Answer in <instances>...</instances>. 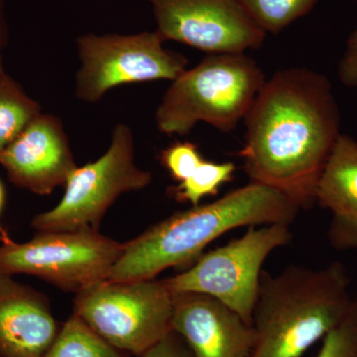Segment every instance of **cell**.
<instances>
[{
	"instance_id": "6da1fadb",
	"label": "cell",
	"mask_w": 357,
	"mask_h": 357,
	"mask_svg": "<svg viewBox=\"0 0 357 357\" xmlns=\"http://www.w3.org/2000/svg\"><path fill=\"white\" fill-rule=\"evenodd\" d=\"M243 170L300 208L316 204L319 177L337 144L340 115L328 77L307 68L277 70L245 119Z\"/></svg>"
},
{
	"instance_id": "7a4b0ae2",
	"label": "cell",
	"mask_w": 357,
	"mask_h": 357,
	"mask_svg": "<svg viewBox=\"0 0 357 357\" xmlns=\"http://www.w3.org/2000/svg\"><path fill=\"white\" fill-rule=\"evenodd\" d=\"M299 211L283 192L250 182L213 203L173 213L124 243L107 280L156 279L168 268L194 262L208 244L231 230L290 225Z\"/></svg>"
},
{
	"instance_id": "3957f363",
	"label": "cell",
	"mask_w": 357,
	"mask_h": 357,
	"mask_svg": "<svg viewBox=\"0 0 357 357\" xmlns=\"http://www.w3.org/2000/svg\"><path fill=\"white\" fill-rule=\"evenodd\" d=\"M351 277L342 262L312 269L291 265L263 271L253 310L250 357H301L351 309Z\"/></svg>"
},
{
	"instance_id": "277c9868",
	"label": "cell",
	"mask_w": 357,
	"mask_h": 357,
	"mask_svg": "<svg viewBox=\"0 0 357 357\" xmlns=\"http://www.w3.org/2000/svg\"><path fill=\"white\" fill-rule=\"evenodd\" d=\"M266 82L255 60L238 54H208L167 89L156 110L165 135L185 136L198 122L230 132L245 119Z\"/></svg>"
},
{
	"instance_id": "5b68a950",
	"label": "cell",
	"mask_w": 357,
	"mask_h": 357,
	"mask_svg": "<svg viewBox=\"0 0 357 357\" xmlns=\"http://www.w3.org/2000/svg\"><path fill=\"white\" fill-rule=\"evenodd\" d=\"M173 312L163 280L107 279L76 294L73 314L115 349L140 357L172 332Z\"/></svg>"
},
{
	"instance_id": "8992f818",
	"label": "cell",
	"mask_w": 357,
	"mask_h": 357,
	"mask_svg": "<svg viewBox=\"0 0 357 357\" xmlns=\"http://www.w3.org/2000/svg\"><path fill=\"white\" fill-rule=\"evenodd\" d=\"M151 181L152 173L136 164L132 131L119 123L107 151L93 163L77 167L66 182L60 203L35 215L31 227L37 232L98 230L105 213L121 195L141 191Z\"/></svg>"
},
{
	"instance_id": "52a82bcc",
	"label": "cell",
	"mask_w": 357,
	"mask_h": 357,
	"mask_svg": "<svg viewBox=\"0 0 357 357\" xmlns=\"http://www.w3.org/2000/svg\"><path fill=\"white\" fill-rule=\"evenodd\" d=\"M122 246L95 229L37 232L20 243L0 227V273L31 275L77 294L109 278Z\"/></svg>"
},
{
	"instance_id": "ba28073f",
	"label": "cell",
	"mask_w": 357,
	"mask_h": 357,
	"mask_svg": "<svg viewBox=\"0 0 357 357\" xmlns=\"http://www.w3.org/2000/svg\"><path fill=\"white\" fill-rule=\"evenodd\" d=\"M292 241L289 225L249 227L239 238L201 255L182 273L164 279L173 295L211 296L252 326L253 310L268 256Z\"/></svg>"
},
{
	"instance_id": "9c48e42d",
	"label": "cell",
	"mask_w": 357,
	"mask_h": 357,
	"mask_svg": "<svg viewBox=\"0 0 357 357\" xmlns=\"http://www.w3.org/2000/svg\"><path fill=\"white\" fill-rule=\"evenodd\" d=\"M164 42L156 30L79 37L77 47L82 66L77 73V98L98 102L110 89L122 84L175 81L187 70L189 61L164 48Z\"/></svg>"
},
{
	"instance_id": "30bf717a",
	"label": "cell",
	"mask_w": 357,
	"mask_h": 357,
	"mask_svg": "<svg viewBox=\"0 0 357 357\" xmlns=\"http://www.w3.org/2000/svg\"><path fill=\"white\" fill-rule=\"evenodd\" d=\"M164 41L208 54L245 53L262 46L263 31L236 0H147Z\"/></svg>"
},
{
	"instance_id": "8fae6325",
	"label": "cell",
	"mask_w": 357,
	"mask_h": 357,
	"mask_svg": "<svg viewBox=\"0 0 357 357\" xmlns=\"http://www.w3.org/2000/svg\"><path fill=\"white\" fill-rule=\"evenodd\" d=\"M0 164L13 185L41 196L65 185L77 167L62 121L42 112L0 152Z\"/></svg>"
},
{
	"instance_id": "7c38bea8",
	"label": "cell",
	"mask_w": 357,
	"mask_h": 357,
	"mask_svg": "<svg viewBox=\"0 0 357 357\" xmlns=\"http://www.w3.org/2000/svg\"><path fill=\"white\" fill-rule=\"evenodd\" d=\"M172 331L195 357H250L255 332L220 301L198 293L174 295Z\"/></svg>"
},
{
	"instance_id": "4fadbf2b",
	"label": "cell",
	"mask_w": 357,
	"mask_h": 357,
	"mask_svg": "<svg viewBox=\"0 0 357 357\" xmlns=\"http://www.w3.org/2000/svg\"><path fill=\"white\" fill-rule=\"evenodd\" d=\"M60 330L46 296L0 273V356L44 357Z\"/></svg>"
},
{
	"instance_id": "5bb4252c",
	"label": "cell",
	"mask_w": 357,
	"mask_h": 357,
	"mask_svg": "<svg viewBox=\"0 0 357 357\" xmlns=\"http://www.w3.org/2000/svg\"><path fill=\"white\" fill-rule=\"evenodd\" d=\"M316 204L332 213V248L357 250V140L344 134L338 138L319 177Z\"/></svg>"
},
{
	"instance_id": "9a60e30c",
	"label": "cell",
	"mask_w": 357,
	"mask_h": 357,
	"mask_svg": "<svg viewBox=\"0 0 357 357\" xmlns=\"http://www.w3.org/2000/svg\"><path fill=\"white\" fill-rule=\"evenodd\" d=\"M40 114L39 103L6 72L0 74V152Z\"/></svg>"
},
{
	"instance_id": "2e32d148",
	"label": "cell",
	"mask_w": 357,
	"mask_h": 357,
	"mask_svg": "<svg viewBox=\"0 0 357 357\" xmlns=\"http://www.w3.org/2000/svg\"><path fill=\"white\" fill-rule=\"evenodd\" d=\"M123 354L72 314L44 357H124Z\"/></svg>"
},
{
	"instance_id": "e0dca14e",
	"label": "cell",
	"mask_w": 357,
	"mask_h": 357,
	"mask_svg": "<svg viewBox=\"0 0 357 357\" xmlns=\"http://www.w3.org/2000/svg\"><path fill=\"white\" fill-rule=\"evenodd\" d=\"M236 170L234 162L217 163L204 160L189 178L169 188V196L180 203L199 206L204 197L217 196L222 185L231 182Z\"/></svg>"
},
{
	"instance_id": "ac0fdd59",
	"label": "cell",
	"mask_w": 357,
	"mask_h": 357,
	"mask_svg": "<svg viewBox=\"0 0 357 357\" xmlns=\"http://www.w3.org/2000/svg\"><path fill=\"white\" fill-rule=\"evenodd\" d=\"M265 33L278 34L311 13L319 0H236Z\"/></svg>"
},
{
	"instance_id": "d6986e66",
	"label": "cell",
	"mask_w": 357,
	"mask_h": 357,
	"mask_svg": "<svg viewBox=\"0 0 357 357\" xmlns=\"http://www.w3.org/2000/svg\"><path fill=\"white\" fill-rule=\"evenodd\" d=\"M323 340L314 357H357V298L344 319Z\"/></svg>"
},
{
	"instance_id": "ffe728a7",
	"label": "cell",
	"mask_w": 357,
	"mask_h": 357,
	"mask_svg": "<svg viewBox=\"0 0 357 357\" xmlns=\"http://www.w3.org/2000/svg\"><path fill=\"white\" fill-rule=\"evenodd\" d=\"M159 160L171 178L181 183L189 178L204 159L198 145L190 141H177L162 150Z\"/></svg>"
},
{
	"instance_id": "44dd1931",
	"label": "cell",
	"mask_w": 357,
	"mask_h": 357,
	"mask_svg": "<svg viewBox=\"0 0 357 357\" xmlns=\"http://www.w3.org/2000/svg\"><path fill=\"white\" fill-rule=\"evenodd\" d=\"M140 357H195L188 344L177 333L170 332L152 345Z\"/></svg>"
},
{
	"instance_id": "7402d4cb",
	"label": "cell",
	"mask_w": 357,
	"mask_h": 357,
	"mask_svg": "<svg viewBox=\"0 0 357 357\" xmlns=\"http://www.w3.org/2000/svg\"><path fill=\"white\" fill-rule=\"evenodd\" d=\"M338 77L344 86L357 88V29L347 40V49L338 65Z\"/></svg>"
},
{
	"instance_id": "603a6c76",
	"label": "cell",
	"mask_w": 357,
	"mask_h": 357,
	"mask_svg": "<svg viewBox=\"0 0 357 357\" xmlns=\"http://www.w3.org/2000/svg\"><path fill=\"white\" fill-rule=\"evenodd\" d=\"M6 1L0 0V74L6 72L3 66V53L8 42V25L6 20Z\"/></svg>"
},
{
	"instance_id": "cb8c5ba5",
	"label": "cell",
	"mask_w": 357,
	"mask_h": 357,
	"mask_svg": "<svg viewBox=\"0 0 357 357\" xmlns=\"http://www.w3.org/2000/svg\"><path fill=\"white\" fill-rule=\"evenodd\" d=\"M6 203V190L4 187L3 183L0 180V218H1L2 213L4 211V206Z\"/></svg>"
},
{
	"instance_id": "d4e9b609",
	"label": "cell",
	"mask_w": 357,
	"mask_h": 357,
	"mask_svg": "<svg viewBox=\"0 0 357 357\" xmlns=\"http://www.w3.org/2000/svg\"><path fill=\"white\" fill-rule=\"evenodd\" d=\"M0 357H2V356H0Z\"/></svg>"
}]
</instances>
